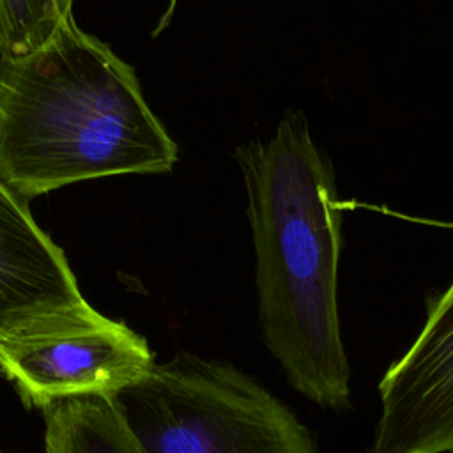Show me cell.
<instances>
[{
  "label": "cell",
  "instance_id": "6da1fadb",
  "mask_svg": "<svg viewBox=\"0 0 453 453\" xmlns=\"http://www.w3.org/2000/svg\"><path fill=\"white\" fill-rule=\"evenodd\" d=\"M255 246L264 342L288 384L324 409L350 403V366L340 331L342 211L334 172L303 113L235 150Z\"/></svg>",
  "mask_w": 453,
  "mask_h": 453
},
{
  "label": "cell",
  "instance_id": "7a4b0ae2",
  "mask_svg": "<svg viewBox=\"0 0 453 453\" xmlns=\"http://www.w3.org/2000/svg\"><path fill=\"white\" fill-rule=\"evenodd\" d=\"M179 149L129 64L71 18L41 48L0 55V177L30 200L124 173H165Z\"/></svg>",
  "mask_w": 453,
  "mask_h": 453
},
{
  "label": "cell",
  "instance_id": "3957f363",
  "mask_svg": "<svg viewBox=\"0 0 453 453\" xmlns=\"http://www.w3.org/2000/svg\"><path fill=\"white\" fill-rule=\"evenodd\" d=\"M108 402L140 453H319L310 430L239 368L180 352Z\"/></svg>",
  "mask_w": 453,
  "mask_h": 453
},
{
  "label": "cell",
  "instance_id": "277c9868",
  "mask_svg": "<svg viewBox=\"0 0 453 453\" xmlns=\"http://www.w3.org/2000/svg\"><path fill=\"white\" fill-rule=\"evenodd\" d=\"M149 342L120 320H99L0 343V373L27 407L111 396L136 382L154 365Z\"/></svg>",
  "mask_w": 453,
  "mask_h": 453
},
{
  "label": "cell",
  "instance_id": "5b68a950",
  "mask_svg": "<svg viewBox=\"0 0 453 453\" xmlns=\"http://www.w3.org/2000/svg\"><path fill=\"white\" fill-rule=\"evenodd\" d=\"M27 202L0 177V343L103 317L83 297L64 250L37 225Z\"/></svg>",
  "mask_w": 453,
  "mask_h": 453
},
{
  "label": "cell",
  "instance_id": "8992f818",
  "mask_svg": "<svg viewBox=\"0 0 453 453\" xmlns=\"http://www.w3.org/2000/svg\"><path fill=\"white\" fill-rule=\"evenodd\" d=\"M370 453L453 451V281L428 306L411 347L379 382Z\"/></svg>",
  "mask_w": 453,
  "mask_h": 453
},
{
  "label": "cell",
  "instance_id": "52a82bcc",
  "mask_svg": "<svg viewBox=\"0 0 453 453\" xmlns=\"http://www.w3.org/2000/svg\"><path fill=\"white\" fill-rule=\"evenodd\" d=\"M42 418L46 453H140L104 396L55 402Z\"/></svg>",
  "mask_w": 453,
  "mask_h": 453
},
{
  "label": "cell",
  "instance_id": "ba28073f",
  "mask_svg": "<svg viewBox=\"0 0 453 453\" xmlns=\"http://www.w3.org/2000/svg\"><path fill=\"white\" fill-rule=\"evenodd\" d=\"M73 18V0H0V55L46 44Z\"/></svg>",
  "mask_w": 453,
  "mask_h": 453
},
{
  "label": "cell",
  "instance_id": "9c48e42d",
  "mask_svg": "<svg viewBox=\"0 0 453 453\" xmlns=\"http://www.w3.org/2000/svg\"><path fill=\"white\" fill-rule=\"evenodd\" d=\"M449 453H453V451H449Z\"/></svg>",
  "mask_w": 453,
  "mask_h": 453
},
{
  "label": "cell",
  "instance_id": "30bf717a",
  "mask_svg": "<svg viewBox=\"0 0 453 453\" xmlns=\"http://www.w3.org/2000/svg\"><path fill=\"white\" fill-rule=\"evenodd\" d=\"M0 453H4V451H0Z\"/></svg>",
  "mask_w": 453,
  "mask_h": 453
}]
</instances>
